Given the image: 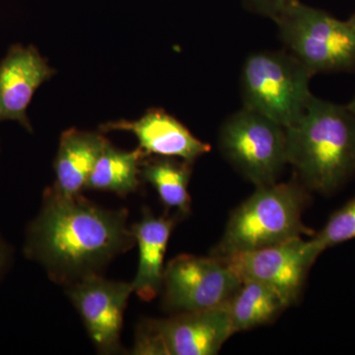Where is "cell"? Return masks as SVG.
I'll return each mask as SVG.
<instances>
[{
	"mask_svg": "<svg viewBox=\"0 0 355 355\" xmlns=\"http://www.w3.org/2000/svg\"><path fill=\"white\" fill-rule=\"evenodd\" d=\"M233 336L227 302L210 309L146 320L135 336L133 354L216 355Z\"/></svg>",
	"mask_w": 355,
	"mask_h": 355,
	"instance_id": "7",
	"label": "cell"
},
{
	"mask_svg": "<svg viewBox=\"0 0 355 355\" xmlns=\"http://www.w3.org/2000/svg\"><path fill=\"white\" fill-rule=\"evenodd\" d=\"M175 224L171 217H156L144 210L141 220L130 227L139 248V268L132 284L133 292L141 300H153L162 291L163 263Z\"/></svg>",
	"mask_w": 355,
	"mask_h": 355,
	"instance_id": "13",
	"label": "cell"
},
{
	"mask_svg": "<svg viewBox=\"0 0 355 355\" xmlns=\"http://www.w3.org/2000/svg\"><path fill=\"white\" fill-rule=\"evenodd\" d=\"M242 282L219 258L181 254L166 266L164 304L168 309L193 312L227 302Z\"/></svg>",
	"mask_w": 355,
	"mask_h": 355,
	"instance_id": "8",
	"label": "cell"
},
{
	"mask_svg": "<svg viewBox=\"0 0 355 355\" xmlns=\"http://www.w3.org/2000/svg\"><path fill=\"white\" fill-rule=\"evenodd\" d=\"M355 238V198L336 210L326 225L310 240L318 254Z\"/></svg>",
	"mask_w": 355,
	"mask_h": 355,
	"instance_id": "18",
	"label": "cell"
},
{
	"mask_svg": "<svg viewBox=\"0 0 355 355\" xmlns=\"http://www.w3.org/2000/svg\"><path fill=\"white\" fill-rule=\"evenodd\" d=\"M102 132L125 130L139 139V148L147 156L182 159L193 163L209 153V144L197 139L181 121L160 109H151L135 121H118L105 123Z\"/></svg>",
	"mask_w": 355,
	"mask_h": 355,
	"instance_id": "12",
	"label": "cell"
},
{
	"mask_svg": "<svg viewBox=\"0 0 355 355\" xmlns=\"http://www.w3.org/2000/svg\"><path fill=\"white\" fill-rule=\"evenodd\" d=\"M312 76L288 51H254L242 67L243 107L291 127L312 98Z\"/></svg>",
	"mask_w": 355,
	"mask_h": 355,
	"instance_id": "4",
	"label": "cell"
},
{
	"mask_svg": "<svg viewBox=\"0 0 355 355\" xmlns=\"http://www.w3.org/2000/svg\"><path fill=\"white\" fill-rule=\"evenodd\" d=\"M9 261V249L3 240L0 238V277L6 272Z\"/></svg>",
	"mask_w": 355,
	"mask_h": 355,
	"instance_id": "20",
	"label": "cell"
},
{
	"mask_svg": "<svg viewBox=\"0 0 355 355\" xmlns=\"http://www.w3.org/2000/svg\"><path fill=\"white\" fill-rule=\"evenodd\" d=\"M286 130L287 162L306 189L333 193L355 172V116L313 95Z\"/></svg>",
	"mask_w": 355,
	"mask_h": 355,
	"instance_id": "2",
	"label": "cell"
},
{
	"mask_svg": "<svg viewBox=\"0 0 355 355\" xmlns=\"http://www.w3.org/2000/svg\"><path fill=\"white\" fill-rule=\"evenodd\" d=\"M288 307L277 291L261 284L248 280L227 301L233 335L270 323Z\"/></svg>",
	"mask_w": 355,
	"mask_h": 355,
	"instance_id": "15",
	"label": "cell"
},
{
	"mask_svg": "<svg viewBox=\"0 0 355 355\" xmlns=\"http://www.w3.org/2000/svg\"><path fill=\"white\" fill-rule=\"evenodd\" d=\"M307 200L305 187L296 182L258 187L231 214L211 256L254 251L312 234L302 222Z\"/></svg>",
	"mask_w": 355,
	"mask_h": 355,
	"instance_id": "3",
	"label": "cell"
},
{
	"mask_svg": "<svg viewBox=\"0 0 355 355\" xmlns=\"http://www.w3.org/2000/svg\"><path fill=\"white\" fill-rule=\"evenodd\" d=\"M125 209L97 207L83 196L46 189L39 216L28 228L25 253L46 268L53 282L73 284L98 273L135 245Z\"/></svg>",
	"mask_w": 355,
	"mask_h": 355,
	"instance_id": "1",
	"label": "cell"
},
{
	"mask_svg": "<svg viewBox=\"0 0 355 355\" xmlns=\"http://www.w3.org/2000/svg\"><path fill=\"white\" fill-rule=\"evenodd\" d=\"M53 74L55 70L34 46H11L0 62V121H18L31 132L28 106L40 86Z\"/></svg>",
	"mask_w": 355,
	"mask_h": 355,
	"instance_id": "11",
	"label": "cell"
},
{
	"mask_svg": "<svg viewBox=\"0 0 355 355\" xmlns=\"http://www.w3.org/2000/svg\"><path fill=\"white\" fill-rule=\"evenodd\" d=\"M349 20L350 21V23H352V24L354 25L355 27V13L354 14V15L350 16Z\"/></svg>",
	"mask_w": 355,
	"mask_h": 355,
	"instance_id": "22",
	"label": "cell"
},
{
	"mask_svg": "<svg viewBox=\"0 0 355 355\" xmlns=\"http://www.w3.org/2000/svg\"><path fill=\"white\" fill-rule=\"evenodd\" d=\"M218 146L228 162L257 188L275 183L288 164L286 128L245 107L223 121Z\"/></svg>",
	"mask_w": 355,
	"mask_h": 355,
	"instance_id": "6",
	"label": "cell"
},
{
	"mask_svg": "<svg viewBox=\"0 0 355 355\" xmlns=\"http://www.w3.org/2000/svg\"><path fill=\"white\" fill-rule=\"evenodd\" d=\"M132 292V282H113L99 273L86 275L69 286L70 300L102 354L120 352L123 313Z\"/></svg>",
	"mask_w": 355,
	"mask_h": 355,
	"instance_id": "10",
	"label": "cell"
},
{
	"mask_svg": "<svg viewBox=\"0 0 355 355\" xmlns=\"http://www.w3.org/2000/svg\"><path fill=\"white\" fill-rule=\"evenodd\" d=\"M299 0H243L245 6L253 12L275 20Z\"/></svg>",
	"mask_w": 355,
	"mask_h": 355,
	"instance_id": "19",
	"label": "cell"
},
{
	"mask_svg": "<svg viewBox=\"0 0 355 355\" xmlns=\"http://www.w3.org/2000/svg\"><path fill=\"white\" fill-rule=\"evenodd\" d=\"M109 144L99 133L74 128L62 133L55 161V183L51 188L67 197L81 195L96 161Z\"/></svg>",
	"mask_w": 355,
	"mask_h": 355,
	"instance_id": "14",
	"label": "cell"
},
{
	"mask_svg": "<svg viewBox=\"0 0 355 355\" xmlns=\"http://www.w3.org/2000/svg\"><path fill=\"white\" fill-rule=\"evenodd\" d=\"M347 108H349V111L352 112V114L355 116V96L352 98V101L347 105Z\"/></svg>",
	"mask_w": 355,
	"mask_h": 355,
	"instance_id": "21",
	"label": "cell"
},
{
	"mask_svg": "<svg viewBox=\"0 0 355 355\" xmlns=\"http://www.w3.org/2000/svg\"><path fill=\"white\" fill-rule=\"evenodd\" d=\"M141 166V178L157 191L161 202L178 214H188L191 197L188 188L191 175V163L172 157L148 158Z\"/></svg>",
	"mask_w": 355,
	"mask_h": 355,
	"instance_id": "17",
	"label": "cell"
},
{
	"mask_svg": "<svg viewBox=\"0 0 355 355\" xmlns=\"http://www.w3.org/2000/svg\"><path fill=\"white\" fill-rule=\"evenodd\" d=\"M286 51L313 76L355 71V27L299 1L273 20Z\"/></svg>",
	"mask_w": 355,
	"mask_h": 355,
	"instance_id": "5",
	"label": "cell"
},
{
	"mask_svg": "<svg viewBox=\"0 0 355 355\" xmlns=\"http://www.w3.org/2000/svg\"><path fill=\"white\" fill-rule=\"evenodd\" d=\"M146 153L140 148L123 151L109 144L96 161L86 189L127 196L139 189Z\"/></svg>",
	"mask_w": 355,
	"mask_h": 355,
	"instance_id": "16",
	"label": "cell"
},
{
	"mask_svg": "<svg viewBox=\"0 0 355 355\" xmlns=\"http://www.w3.org/2000/svg\"><path fill=\"white\" fill-rule=\"evenodd\" d=\"M319 254L302 237L254 251L222 257L220 260L239 277L261 282L291 306L297 301L311 266ZM217 258V257H216Z\"/></svg>",
	"mask_w": 355,
	"mask_h": 355,
	"instance_id": "9",
	"label": "cell"
}]
</instances>
